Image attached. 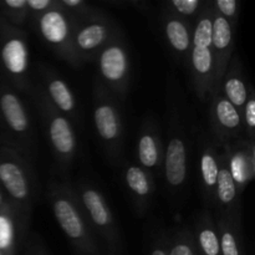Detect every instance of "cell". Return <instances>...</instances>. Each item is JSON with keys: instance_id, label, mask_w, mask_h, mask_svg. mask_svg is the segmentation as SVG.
Returning a JSON list of instances; mask_svg holds the SVG:
<instances>
[{"instance_id": "obj_27", "label": "cell", "mask_w": 255, "mask_h": 255, "mask_svg": "<svg viewBox=\"0 0 255 255\" xmlns=\"http://www.w3.org/2000/svg\"><path fill=\"white\" fill-rule=\"evenodd\" d=\"M217 5L221 9V11L223 14H226L227 16H233L234 12H236L237 2L236 0H218Z\"/></svg>"}, {"instance_id": "obj_33", "label": "cell", "mask_w": 255, "mask_h": 255, "mask_svg": "<svg viewBox=\"0 0 255 255\" xmlns=\"http://www.w3.org/2000/svg\"><path fill=\"white\" fill-rule=\"evenodd\" d=\"M152 255H166V254H164L162 251H159V249H157V251H154L153 253H152Z\"/></svg>"}, {"instance_id": "obj_15", "label": "cell", "mask_w": 255, "mask_h": 255, "mask_svg": "<svg viewBox=\"0 0 255 255\" xmlns=\"http://www.w3.org/2000/svg\"><path fill=\"white\" fill-rule=\"evenodd\" d=\"M217 116L219 122L227 128H236L241 124V117L236 107L228 100H221L217 105Z\"/></svg>"}, {"instance_id": "obj_2", "label": "cell", "mask_w": 255, "mask_h": 255, "mask_svg": "<svg viewBox=\"0 0 255 255\" xmlns=\"http://www.w3.org/2000/svg\"><path fill=\"white\" fill-rule=\"evenodd\" d=\"M1 60L11 74H22L27 66V51L24 42L19 39H11L5 42L1 49Z\"/></svg>"}, {"instance_id": "obj_5", "label": "cell", "mask_w": 255, "mask_h": 255, "mask_svg": "<svg viewBox=\"0 0 255 255\" xmlns=\"http://www.w3.org/2000/svg\"><path fill=\"white\" fill-rule=\"evenodd\" d=\"M0 110L5 121L16 132L27 128V119L19 99L12 94H4L0 99Z\"/></svg>"}, {"instance_id": "obj_7", "label": "cell", "mask_w": 255, "mask_h": 255, "mask_svg": "<svg viewBox=\"0 0 255 255\" xmlns=\"http://www.w3.org/2000/svg\"><path fill=\"white\" fill-rule=\"evenodd\" d=\"M40 29L45 39L54 44H60L64 41L69 32L66 20L57 11L46 12L41 17Z\"/></svg>"}, {"instance_id": "obj_25", "label": "cell", "mask_w": 255, "mask_h": 255, "mask_svg": "<svg viewBox=\"0 0 255 255\" xmlns=\"http://www.w3.org/2000/svg\"><path fill=\"white\" fill-rule=\"evenodd\" d=\"M221 247L222 251H223V255H239L236 239H234V237L229 232H226L223 237H222Z\"/></svg>"}, {"instance_id": "obj_24", "label": "cell", "mask_w": 255, "mask_h": 255, "mask_svg": "<svg viewBox=\"0 0 255 255\" xmlns=\"http://www.w3.org/2000/svg\"><path fill=\"white\" fill-rule=\"evenodd\" d=\"M12 242V224L7 217L0 214V251H5Z\"/></svg>"}, {"instance_id": "obj_32", "label": "cell", "mask_w": 255, "mask_h": 255, "mask_svg": "<svg viewBox=\"0 0 255 255\" xmlns=\"http://www.w3.org/2000/svg\"><path fill=\"white\" fill-rule=\"evenodd\" d=\"M64 4L67 6H77V5H81V0H64Z\"/></svg>"}, {"instance_id": "obj_30", "label": "cell", "mask_w": 255, "mask_h": 255, "mask_svg": "<svg viewBox=\"0 0 255 255\" xmlns=\"http://www.w3.org/2000/svg\"><path fill=\"white\" fill-rule=\"evenodd\" d=\"M26 4L35 10H42L49 6V0H27Z\"/></svg>"}, {"instance_id": "obj_11", "label": "cell", "mask_w": 255, "mask_h": 255, "mask_svg": "<svg viewBox=\"0 0 255 255\" xmlns=\"http://www.w3.org/2000/svg\"><path fill=\"white\" fill-rule=\"evenodd\" d=\"M105 36H106V29L102 25H90V26L85 27L77 36V42H79L80 47L85 50L94 49V47L99 46L102 41H104Z\"/></svg>"}, {"instance_id": "obj_21", "label": "cell", "mask_w": 255, "mask_h": 255, "mask_svg": "<svg viewBox=\"0 0 255 255\" xmlns=\"http://www.w3.org/2000/svg\"><path fill=\"white\" fill-rule=\"evenodd\" d=\"M202 176H203L204 182H206L207 186L212 187L217 183V177H218V166H217V162L211 154L204 153L202 157Z\"/></svg>"}, {"instance_id": "obj_20", "label": "cell", "mask_w": 255, "mask_h": 255, "mask_svg": "<svg viewBox=\"0 0 255 255\" xmlns=\"http://www.w3.org/2000/svg\"><path fill=\"white\" fill-rule=\"evenodd\" d=\"M226 92L227 96L231 100V104L237 105V106H242L244 105L247 100V90L243 82L239 79H231L227 81L226 84Z\"/></svg>"}, {"instance_id": "obj_29", "label": "cell", "mask_w": 255, "mask_h": 255, "mask_svg": "<svg viewBox=\"0 0 255 255\" xmlns=\"http://www.w3.org/2000/svg\"><path fill=\"white\" fill-rule=\"evenodd\" d=\"M171 255H193L191 248L188 246H184V244H178V246L174 247L172 249Z\"/></svg>"}, {"instance_id": "obj_22", "label": "cell", "mask_w": 255, "mask_h": 255, "mask_svg": "<svg viewBox=\"0 0 255 255\" xmlns=\"http://www.w3.org/2000/svg\"><path fill=\"white\" fill-rule=\"evenodd\" d=\"M193 65L196 70L201 74H206L211 70L212 67V52L209 49H199V47H194L193 54Z\"/></svg>"}, {"instance_id": "obj_1", "label": "cell", "mask_w": 255, "mask_h": 255, "mask_svg": "<svg viewBox=\"0 0 255 255\" xmlns=\"http://www.w3.org/2000/svg\"><path fill=\"white\" fill-rule=\"evenodd\" d=\"M166 177L172 186H179L186 178V147L179 138L172 139L167 148Z\"/></svg>"}, {"instance_id": "obj_10", "label": "cell", "mask_w": 255, "mask_h": 255, "mask_svg": "<svg viewBox=\"0 0 255 255\" xmlns=\"http://www.w3.org/2000/svg\"><path fill=\"white\" fill-rule=\"evenodd\" d=\"M84 203L89 209L90 214H91L92 219L97 226H106L110 221L109 212H107L106 207H105L104 202H102L101 197L99 193L92 189H89L84 193Z\"/></svg>"}, {"instance_id": "obj_28", "label": "cell", "mask_w": 255, "mask_h": 255, "mask_svg": "<svg viewBox=\"0 0 255 255\" xmlns=\"http://www.w3.org/2000/svg\"><path fill=\"white\" fill-rule=\"evenodd\" d=\"M246 120L249 127H255V101L249 100L246 107Z\"/></svg>"}, {"instance_id": "obj_8", "label": "cell", "mask_w": 255, "mask_h": 255, "mask_svg": "<svg viewBox=\"0 0 255 255\" xmlns=\"http://www.w3.org/2000/svg\"><path fill=\"white\" fill-rule=\"evenodd\" d=\"M50 137L55 148L61 153H70L74 149V134L66 120L57 117L50 126Z\"/></svg>"}, {"instance_id": "obj_17", "label": "cell", "mask_w": 255, "mask_h": 255, "mask_svg": "<svg viewBox=\"0 0 255 255\" xmlns=\"http://www.w3.org/2000/svg\"><path fill=\"white\" fill-rule=\"evenodd\" d=\"M138 154L139 161L143 166L146 167H153L157 163L158 159V153H157L156 143L154 139L151 136H143L139 141L138 147Z\"/></svg>"}, {"instance_id": "obj_13", "label": "cell", "mask_w": 255, "mask_h": 255, "mask_svg": "<svg viewBox=\"0 0 255 255\" xmlns=\"http://www.w3.org/2000/svg\"><path fill=\"white\" fill-rule=\"evenodd\" d=\"M49 91L54 101L62 111H70L74 107V99L70 94L69 89L61 80H54L50 84Z\"/></svg>"}, {"instance_id": "obj_18", "label": "cell", "mask_w": 255, "mask_h": 255, "mask_svg": "<svg viewBox=\"0 0 255 255\" xmlns=\"http://www.w3.org/2000/svg\"><path fill=\"white\" fill-rule=\"evenodd\" d=\"M126 181L128 183L129 188L137 193L138 196H146L149 191L148 181L146 178V174L143 173V171L137 167H131V168L127 171L126 174Z\"/></svg>"}, {"instance_id": "obj_3", "label": "cell", "mask_w": 255, "mask_h": 255, "mask_svg": "<svg viewBox=\"0 0 255 255\" xmlns=\"http://www.w3.org/2000/svg\"><path fill=\"white\" fill-rule=\"evenodd\" d=\"M0 181L10 194L16 199H24L27 196V186L24 174L16 164L11 162L0 163Z\"/></svg>"}, {"instance_id": "obj_26", "label": "cell", "mask_w": 255, "mask_h": 255, "mask_svg": "<svg viewBox=\"0 0 255 255\" xmlns=\"http://www.w3.org/2000/svg\"><path fill=\"white\" fill-rule=\"evenodd\" d=\"M172 4L182 12V14H193L198 7V0H173Z\"/></svg>"}, {"instance_id": "obj_23", "label": "cell", "mask_w": 255, "mask_h": 255, "mask_svg": "<svg viewBox=\"0 0 255 255\" xmlns=\"http://www.w3.org/2000/svg\"><path fill=\"white\" fill-rule=\"evenodd\" d=\"M199 243L207 255H218L221 251L219 241L216 233L211 229H204L199 234Z\"/></svg>"}, {"instance_id": "obj_14", "label": "cell", "mask_w": 255, "mask_h": 255, "mask_svg": "<svg viewBox=\"0 0 255 255\" xmlns=\"http://www.w3.org/2000/svg\"><path fill=\"white\" fill-rule=\"evenodd\" d=\"M218 183V196L223 203H229L236 197V183H234L233 174L227 168L221 169L217 177Z\"/></svg>"}, {"instance_id": "obj_19", "label": "cell", "mask_w": 255, "mask_h": 255, "mask_svg": "<svg viewBox=\"0 0 255 255\" xmlns=\"http://www.w3.org/2000/svg\"><path fill=\"white\" fill-rule=\"evenodd\" d=\"M212 36H213V24L209 19H203L199 21L194 32V47L199 49H209L212 45Z\"/></svg>"}, {"instance_id": "obj_16", "label": "cell", "mask_w": 255, "mask_h": 255, "mask_svg": "<svg viewBox=\"0 0 255 255\" xmlns=\"http://www.w3.org/2000/svg\"><path fill=\"white\" fill-rule=\"evenodd\" d=\"M232 40L231 25L224 17H218L213 24V36H212V44L219 50L228 47Z\"/></svg>"}, {"instance_id": "obj_9", "label": "cell", "mask_w": 255, "mask_h": 255, "mask_svg": "<svg viewBox=\"0 0 255 255\" xmlns=\"http://www.w3.org/2000/svg\"><path fill=\"white\" fill-rule=\"evenodd\" d=\"M95 124L102 138L112 139L119 133V125L112 107L100 106L95 111Z\"/></svg>"}, {"instance_id": "obj_31", "label": "cell", "mask_w": 255, "mask_h": 255, "mask_svg": "<svg viewBox=\"0 0 255 255\" xmlns=\"http://www.w3.org/2000/svg\"><path fill=\"white\" fill-rule=\"evenodd\" d=\"M26 4V1H25V0H6V1H5V5H6V6H9V7H21V6H24V5Z\"/></svg>"}, {"instance_id": "obj_6", "label": "cell", "mask_w": 255, "mask_h": 255, "mask_svg": "<svg viewBox=\"0 0 255 255\" xmlns=\"http://www.w3.org/2000/svg\"><path fill=\"white\" fill-rule=\"evenodd\" d=\"M100 65L106 79L120 80L126 72V55L120 47H110L102 54Z\"/></svg>"}, {"instance_id": "obj_4", "label": "cell", "mask_w": 255, "mask_h": 255, "mask_svg": "<svg viewBox=\"0 0 255 255\" xmlns=\"http://www.w3.org/2000/svg\"><path fill=\"white\" fill-rule=\"evenodd\" d=\"M54 213L65 233L72 239H77L84 234V227L71 204L65 199H59L54 206Z\"/></svg>"}, {"instance_id": "obj_12", "label": "cell", "mask_w": 255, "mask_h": 255, "mask_svg": "<svg viewBox=\"0 0 255 255\" xmlns=\"http://www.w3.org/2000/svg\"><path fill=\"white\" fill-rule=\"evenodd\" d=\"M167 36L174 49L184 51L189 45V36L186 26L177 20H172L166 26Z\"/></svg>"}]
</instances>
